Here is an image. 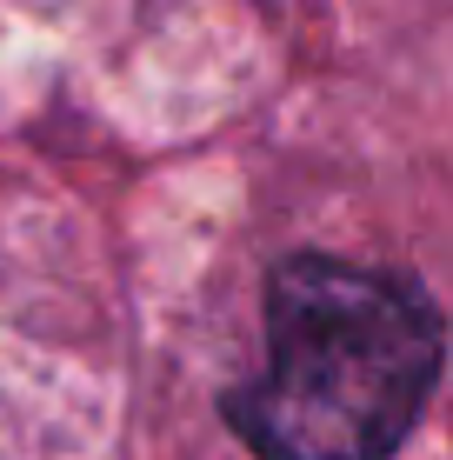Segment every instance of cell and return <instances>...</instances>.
I'll use <instances>...</instances> for the list:
<instances>
[{"label": "cell", "instance_id": "1", "mask_svg": "<svg viewBox=\"0 0 453 460\" xmlns=\"http://www.w3.org/2000/svg\"><path fill=\"white\" fill-rule=\"evenodd\" d=\"M447 327L414 274L293 253L267 280V367L221 401L260 460H387L420 427Z\"/></svg>", "mask_w": 453, "mask_h": 460}, {"label": "cell", "instance_id": "2", "mask_svg": "<svg viewBox=\"0 0 453 460\" xmlns=\"http://www.w3.org/2000/svg\"><path fill=\"white\" fill-rule=\"evenodd\" d=\"M140 0H0V87L54 81L100 40L127 34Z\"/></svg>", "mask_w": 453, "mask_h": 460}]
</instances>
